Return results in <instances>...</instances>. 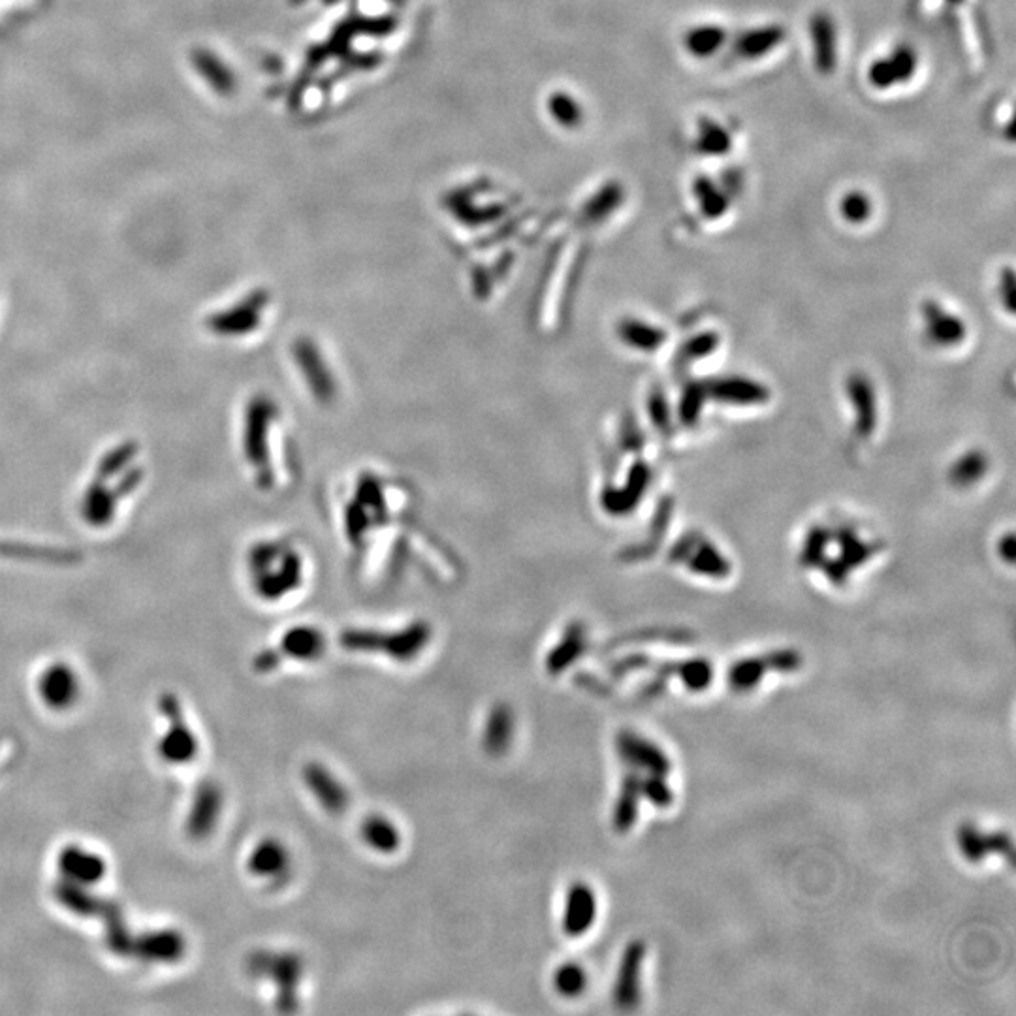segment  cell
<instances>
[{"instance_id":"obj_23","label":"cell","mask_w":1016,"mask_h":1016,"mask_svg":"<svg viewBox=\"0 0 1016 1016\" xmlns=\"http://www.w3.org/2000/svg\"><path fill=\"white\" fill-rule=\"evenodd\" d=\"M554 986L557 994L563 998H578L588 988V975L582 966L578 964H563L559 966L554 975Z\"/></svg>"},{"instance_id":"obj_1","label":"cell","mask_w":1016,"mask_h":1016,"mask_svg":"<svg viewBox=\"0 0 1016 1016\" xmlns=\"http://www.w3.org/2000/svg\"><path fill=\"white\" fill-rule=\"evenodd\" d=\"M157 719L160 721L151 742L155 761L170 772L192 768L204 755V740L177 695L166 693L160 697Z\"/></svg>"},{"instance_id":"obj_3","label":"cell","mask_w":1016,"mask_h":1016,"mask_svg":"<svg viewBox=\"0 0 1016 1016\" xmlns=\"http://www.w3.org/2000/svg\"><path fill=\"white\" fill-rule=\"evenodd\" d=\"M266 550V556L262 554L260 557L262 565L266 567H262L256 574L254 589L260 599L275 603L303 588L307 574V556L302 546L294 540L271 544Z\"/></svg>"},{"instance_id":"obj_27","label":"cell","mask_w":1016,"mask_h":1016,"mask_svg":"<svg viewBox=\"0 0 1016 1016\" xmlns=\"http://www.w3.org/2000/svg\"><path fill=\"white\" fill-rule=\"evenodd\" d=\"M640 796L650 800L659 810H667L674 804V793L665 776L650 774L648 778L640 779Z\"/></svg>"},{"instance_id":"obj_18","label":"cell","mask_w":1016,"mask_h":1016,"mask_svg":"<svg viewBox=\"0 0 1016 1016\" xmlns=\"http://www.w3.org/2000/svg\"><path fill=\"white\" fill-rule=\"evenodd\" d=\"M362 838L377 853H394L401 842L397 826L382 815L367 817L362 825Z\"/></svg>"},{"instance_id":"obj_30","label":"cell","mask_w":1016,"mask_h":1016,"mask_svg":"<svg viewBox=\"0 0 1016 1016\" xmlns=\"http://www.w3.org/2000/svg\"><path fill=\"white\" fill-rule=\"evenodd\" d=\"M986 843H988V853L990 855L1007 857L1009 866L1011 868L1015 866V847H1013V840H1011V836L1007 832H990V834H986Z\"/></svg>"},{"instance_id":"obj_8","label":"cell","mask_w":1016,"mask_h":1016,"mask_svg":"<svg viewBox=\"0 0 1016 1016\" xmlns=\"http://www.w3.org/2000/svg\"><path fill=\"white\" fill-rule=\"evenodd\" d=\"M621 761L629 768L646 770L655 776H665L672 772V762L661 747L655 746L650 740L638 736L635 732L621 731L616 740Z\"/></svg>"},{"instance_id":"obj_31","label":"cell","mask_w":1016,"mask_h":1016,"mask_svg":"<svg viewBox=\"0 0 1016 1016\" xmlns=\"http://www.w3.org/2000/svg\"><path fill=\"white\" fill-rule=\"evenodd\" d=\"M646 667H651L650 655H646V653H633V655H627V657L620 659V661L612 667V674H614L616 678H623V676H627V674H631V672H635V670H640V668Z\"/></svg>"},{"instance_id":"obj_14","label":"cell","mask_w":1016,"mask_h":1016,"mask_svg":"<svg viewBox=\"0 0 1016 1016\" xmlns=\"http://www.w3.org/2000/svg\"><path fill=\"white\" fill-rule=\"evenodd\" d=\"M326 648V638L318 631L317 627H294L286 631L281 640V651L286 657L311 663L322 657Z\"/></svg>"},{"instance_id":"obj_19","label":"cell","mask_w":1016,"mask_h":1016,"mask_svg":"<svg viewBox=\"0 0 1016 1016\" xmlns=\"http://www.w3.org/2000/svg\"><path fill=\"white\" fill-rule=\"evenodd\" d=\"M620 337L623 343L638 350H657L665 343V332L651 326L644 320L627 318L620 322Z\"/></svg>"},{"instance_id":"obj_4","label":"cell","mask_w":1016,"mask_h":1016,"mask_svg":"<svg viewBox=\"0 0 1016 1016\" xmlns=\"http://www.w3.org/2000/svg\"><path fill=\"white\" fill-rule=\"evenodd\" d=\"M53 870L57 885L80 892H93L106 883L112 866L100 849L89 843L70 840L55 851Z\"/></svg>"},{"instance_id":"obj_22","label":"cell","mask_w":1016,"mask_h":1016,"mask_svg":"<svg viewBox=\"0 0 1016 1016\" xmlns=\"http://www.w3.org/2000/svg\"><path fill=\"white\" fill-rule=\"evenodd\" d=\"M849 392L853 394L857 407L858 431L862 435H870L875 426V401L870 382L855 379L849 382Z\"/></svg>"},{"instance_id":"obj_25","label":"cell","mask_w":1016,"mask_h":1016,"mask_svg":"<svg viewBox=\"0 0 1016 1016\" xmlns=\"http://www.w3.org/2000/svg\"><path fill=\"white\" fill-rule=\"evenodd\" d=\"M565 642L554 651L552 655V661H550V667L552 670H559V668L569 667L572 661L576 657H580V653L586 648V635H584V627L582 623H574L567 638H563Z\"/></svg>"},{"instance_id":"obj_9","label":"cell","mask_w":1016,"mask_h":1016,"mask_svg":"<svg viewBox=\"0 0 1016 1016\" xmlns=\"http://www.w3.org/2000/svg\"><path fill=\"white\" fill-rule=\"evenodd\" d=\"M305 352L309 354L307 356L309 366L305 362L302 364L303 381L309 382L305 386L309 390V396L313 397V401L326 407V405L334 403L337 390H339L334 366L328 362L326 356H322V350L313 339H309V345L305 347Z\"/></svg>"},{"instance_id":"obj_34","label":"cell","mask_w":1016,"mask_h":1016,"mask_svg":"<svg viewBox=\"0 0 1016 1016\" xmlns=\"http://www.w3.org/2000/svg\"><path fill=\"white\" fill-rule=\"evenodd\" d=\"M665 689H667V678H663V676H657V674H655V678L644 685V689H642V693H640V695H642L644 699H655V697L663 695V693H665Z\"/></svg>"},{"instance_id":"obj_10","label":"cell","mask_w":1016,"mask_h":1016,"mask_svg":"<svg viewBox=\"0 0 1016 1016\" xmlns=\"http://www.w3.org/2000/svg\"><path fill=\"white\" fill-rule=\"evenodd\" d=\"M646 958V943L635 939L621 956L620 971L614 988V1001L620 1009H635L640 1001V973Z\"/></svg>"},{"instance_id":"obj_13","label":"cell","mask_w":1016,"mask_h":1016,"mask_svg":"<svg viewBox=\"0 0 1016 1016\" xmlns=\"http://www.w3.org/2000/svg\"><path fill=\"white\" fill-rule=\"evenodd\" d=\"M303 779H305L307 787H311V791L317 796L322 808H326L332 813H341L347 808V802H349L347 789L326 768L311 764L303 770Z\"/></svg>"},{"instance_id":"obj_6","label":"cell","mask_w":1016,"mask_h":1016,"mask_svg":"<svg viewBox=\"0 0 1016 1016\" xmlns=\"http://www.w3.org/2000/svg\"><path fill=\"white\" fill-rule=\"evenodd\" d=\"M223 815V793L211 783H202L194 789L191 802L183 815V830L187 838L202 842L209 838Z\"/></svg>"},{"instance_id":"obj_29","label":"cell","mask_w":1016,"mask_h":1016,"mask_svg":"<svg viewBox=\"0 0 1016 1016\" xmlns=\"http://www.w3.org/2000/svg\"><path fill=\"white\" fill-rule=\"evenodd\" d=\"M770 670L791 674L802 667V655L796 650H778L764 655Z\"/></svg>"},{"instance_id":"obj_16","label":"cell","mask_w":1016,"mask_h":1016,"mask_svg":"<svg viewBox=\"0 0 1016 1016\" xmlns=\"http://www.w3.org/2000/svg\"><path fill=\"white\" fill-rule=\"evenodd\" d=\"M922 313H924V320H928V324H926L928 326V335L937 345L951 347V345H956L958 341H962V337L966 335L964 322L960 318L954 317V315L945 313L936 303L924 305Z\"/></svg>"},{"instance_id":"obj_7","label":"cell","mask_w":1016,"mask_h":1016,"mask_svg":"<svg viewBox=\"0 0 1016 1016\" xmlns=\"http://www.w3.org/2000/svg\"><path fill=\"white\" fill-rule=\"evenodd\" d=\"M290 870V853L285 843L275 838H262L254 843L245 858V872L258 883L277 885Z\"/></svg>"},{"instance_id":"obj_33","label":"cell","mask_w":1016,"mask_h":1016,"mask_svg":"<svg viewBox=\"0 0 1016 1016\" xmlns=\"http://www.w3.org/2000/svg\"><path fill=\"white\" fill-rule=\"evenodd\" d=\"M843 209H845V217L849 221H864V217L868 215V202H864L862 198L853 194L843 202Z\"/></svg>"},{"instance_id":"obj_28","label":"cell","mask_w":1016,"mask_h":1016,"mask_svg":"<svg viewBox=\"0 0 1016 1016\" xmlns=\"http://www.w3.org/2000/svg\"><path fill=\"white\" fill-rule=\"evenodd\" d=\"M985 467L986 461L981 454L969 452L964 458H960L954 463V467L951 469V478L958 486H969L983 477Z\"/></svg>"},{"instance_id":"obj_24","label":"cell","mask_w":1016,"mask_h":1016,"mask_svg":"<svg viewBox=\"0 0 1016 1016\" xmlns=\"http://www.w3.org/2000/svg\"><path fill=\"white\" fill-rule=\"evenodd\" d=\"M512 721L514 719H512V714L508 712L507 708L493 710L492 715H490V721L486 725V732H484L486 734V738H484L486 747H490L492 751L493 749L503 751L508 746L512 734H514Z\"/></svg>"},{"instance_id":"obj_26","label":"cell","mask_w":1016,"mask_h":1016,"mask_svg":"<svg viewBox=\"0 0 1016 1016\" xmlns=\"http://www.w3.org/2000/svg\"><path fill=\"white\" fill-rule=\"evenodd\" d=\"M958 843H960V851H962L964 858L973 864L985 860L990 855L986 834L975 825L964 823L958 828Z\"/></svg>"},{"instance_id":"obj_32","label":"cell","mask_w":1016,"mask_h":1016,"mask_svg":"<svg viewBox=\"0 0 1016 1016\" xmlns=\"http://www.w3.org/2000/svg\"><path fill=\"white\" fill-rule=\"evenodd\" d=\"M715 345H717V337H714L712 334L693 337V341H689L687 347H683V358L699 360L702 356H706L708 352H712Z\"/></svg>"},{"instance_id":"obj_5","label":"cell","mask_w":1016,"mask_h":1016,"mask_svg":"<svg viewBox=\"0 0 1016 1016\" xmlns=\"http://www.w3.org/2000/svg\"><path fill=\"white\" fill-rule=\"evenodd\" d=\"M189 943L185 936L168 926L147 930L132 941L134 958L149 966H177L187 958Z\"/></svg>"},{"instance_id":"obj_12","label":"cell","mask_w":1016,"mask_h":1016,"mask_svg":"<svg viewBox=\"0 0 1016 1016\" xmlns=\"http://www.w3.org/2000/svg\"><path fill=\"white\" fill-rule=\"evenodd\" d=\"M653 665V663H651ZM653 670L657 676L670 678L676 676L682 680L683 685L693 691L700 693L706 691L714 682V667L706 659H687V661H661L655 663Z\"/></svg>"},{"instance_id":"obj_20","label":"cell","mask_w":1016,"mask_h":1016,"mask_svg":"<svg viewBox=\"0 0 1016 1016\" xmlns=\"http://www.w3.org/2000/svg\"><path fill=\"white\" fill-rule=\"evenodd\" d=\"M691 548L695 550L693 554L687 552L678 559V561H682L683 557L689 556L687 567L691 571L702 574V576H712V578H725L731 572V567L725 561V557L721 556L708 542H702L700 546L691 544Z\"/></svg>"},{"instance_id":"obj_11","label":"cell","mask_w":1016,"mask_h":1016,"mask_svg":"<svg viewBox=\"0 0 1016 1016\" xmlns=\"http://www.w3.org/2000/svg\"><path fill=\"white\" fill-rule=\"evenodd\" d=\"M597 919V898L584 883L572 885L563 911V930L571 937L584 936Z\"/></svg>"},{"instance_id":"obj_2","label":"cell","mask_w":1016,"mask_h":1016,"mask_svg":"<svg viewBox=\"0 0 1016 1016\" xmlns=\"http://www.w3.org/2000/svg\"><path fill=\"white\" fill-rule=\"evenodd\" d=\"M31 693L44 714L68 717L80 710L87 693V682L83 672L72 661L57 657L34 670Z\"/></svg>"},{"instance_id":"obj_15","label":"cell","mask_w":1016,"mask_h":1016,"mask_svg":"<svg viewBox=\"0 0 1016 1016\" xmlns=\"http://www.w3.org/2000/svg\"><path fill=\"white\" fill-rule=\"evenodd\" d=\"M712 396L717 401L727 403V405H742V407H746V405H759L762 401H766L768 392L759 382L729 377V379H721V381L714 382Z\"/></svg>"},{"instance_id":"obj_17","label":"cell","mask_w":1016,"mask_h":1016,"mask_svg":"<svg viewBox=\"0 0 1016 1016\" xmlns=\"http://www.w3.org/2000/svg\"><path fill=\"white\" fill-rule=\"evenodd\" d=\"M640 776L638 770L631 768V772L623 778L621 793L616 810H614V826L618 832H629L636 823L638 817V800H640Z\"/></svg>"},{"instance_id":"obj_21","label":"cell","mask_w":1016,"mask_h":1016,"mask_svg":"<svg viewBox=\"0 0 1016 1016\" xmlns=\"http://www.w3.org/2000/svg\"><path fill=\"white\" fill-rule=\"evenodd\" d=\"M768 670L770 668H768V663H766V657L740 659V661H736L729 668V674H727L729 685H731L734 691H738V693L753 691L762 682V678L766 676Z\"/></svg>"}]
</instances>
